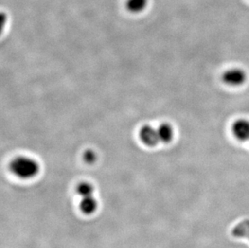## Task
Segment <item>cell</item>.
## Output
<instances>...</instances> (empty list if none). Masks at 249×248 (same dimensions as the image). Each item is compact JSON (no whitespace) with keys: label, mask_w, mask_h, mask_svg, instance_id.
Returning a JSON list of instances; mask_svg holds the SVG:
<instances>
[{"label":"cell","mask_w":249,"mask_h":248,"mask_svg":"<svg viewBox=\"0 0 249 248\" xmlns=\"http://www.w3.org/2000/svg\"><path fill=\"white\" fill-rule=\"evenodd\" d=\"M10 169L18 177L30 179L39 173L40 167L37 162L30 157H19L12 160Z\"/></svg>","instance_id":"6da1fadb"},{"label":"cell","mask_w":249,"mask_h":248,"mask_svg":"<svg viewBox=\"0 0 249 248\" xmlns=\"http://www.w3.org/2000/svg\"><path fill=\"white\" fill-rule=\"evenodd\" d=\"M246 79L247 75L241 69H231L223 74V82L230 87L241 86L246 82Z\"/></svg>","instance_id":"7a4b0ae2"},{"label":"cell","mask_w":249,"mask_h":248,"mask_svg":"<svg viewBox=\"0 0 249 248\" xmlns=\"http://www.w3.org/2000/svg\"><path fill=\"white\" fill-rule=\"evenodd\" d=\"M140 138L145 145L153 147L157 145L160 141L158 136V130L153 126L146 125L140 131Z\"/></svg>","instance_id":"3957f363"},{"label":"cell","mask_w":249,"mask_h":248,"mask_svg":"<svg viewBox=\"0 0 249 248\" xmlns=\"http://www.w3.org/2000/svg\"><path fill=\"white\" fill-rule=\"evenodd\" d=\"M234 136L241 141H249V121L246 120H239L232 126Z\"/></svg>","instance_id":"277c9868"},{"label":"cell","mask_w":249,"mask_h":248,"mask_svg":"<svg viewBox=\"0 0 249 248\" xmlns=\"http://www.w3.org/2000/svg\"><path fill=\"white\" fill-rule=\"evenodd\" d=\"M98 208V202L94 195L81 197L80 209L86 214H91Z\"/></svg>","instance_id":"5b68a950"},{"label":"cell","mask_w":249,"mask_h":248,"mask_svg":"<svg viewBox=\"0 0 249 248\" xmlns=\"http://www.w3.org/2000/svg\"><path fill=\"white\" fill-rule=\"evenodd\" d=\"M157 130H158V136L160 142L165 143H169L173 140L174 130L169 124H160Z\"/></svg>","instance_id":"8992f818"},{"label":"cell","mask_w":249,"mask_h":248,"mask_svg":"<svg viewBox=\"0 0 249 248\" xmlns=\"http://www.w3.org/2000/svg\"><path fill=\"white\" fill-rule=\"evenodd\" d=\"M77 193L81 197L91 196L94 195V187L88 182L81 183L77 187Z\"/></svg>","instance_id":"52a82bcc"},{"label":"cell","mask_w":249,"mask_h":248,"mask_svg":"<svg viewBox=\"0 0 249 248\" xmlns=\"http://www.w3.org/2000/svg\"><path fill=\"white\" fill-rule=\"evenodd\" d=\"M147 0H128L127 7L132 12H140L145 8Z\"/></svg>","instance_id":"ba28073f"},{"label":"cell","mask_w":249,"mask_h":248,"mask_svg":"<svg viewBox=\"0 0 249 248\" xmlns=\"http://www.w3.org/2000/svg\"><path fill=\"white\" fill-rule=\"evenodd\" d=\"M83 158H84L85 161L88 163V164H93L96 160L97 157L94 151L87 150V152L84 153Z\"/></svg>","instance_id":"9c48e42d"}]
</instances>
